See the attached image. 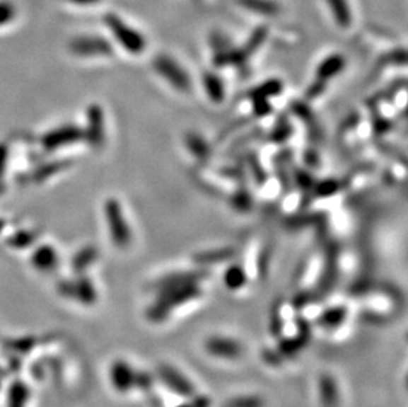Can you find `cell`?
I'll return each instance as SVG.
<instances>
[{
    "instance_id": "cell-11",
    "label": "cell",
    "mask_w": 408,
    "mask_h": 407,
    "mask_svg": "<svg viewBox=\"0 0 408 407\" xmlns=\"http://www.w3.org/2000/svg\"><path fill=\"white\" fill-rule=\"evenodd\" d=\"M234 257H235V248L225 246V248L204 250L194 256V260L199 265H213V263H221V262L229 260Z\"/></svg>"
},
{
    "instance_id": "cell-7",
    "label": "cell",
    "mask_w": 408,
    "mask_h": 407,
    "mask_svg": "<svg viewBox=\"0 0 408 407\" xmlns=\"http://www.w3.org/2000/svg\"><path fill=\"white\" fill-rule=\"evenodd\" d=\"M201 82H202V88L206 97L213 103H222L225 101L226 98L225 82L216 71H210V70L204 71Z\"/></svg>"
},
{
    "instance_id": "cell-3",
    "label": "cell",
    "mask_w": 408,
    "mask_h": 407,
    "mask_svg": "<svg viewBox=\"0 0 408 407\" xmlns=\"http://www.w3.org/2000/svg\"><path fill=\"white\" fill-rule=\"evenodd\" d=\"M110 385L120 394H127L136 387L144 386V382H150L147 376H141L126 360H115L109 367Z\"/></svg>"
},
{
    "instance_id": "cell-14",
    "label": "cell",
    "mask_w": 408,
    "mask_h": 407,
    "mask_svg": "<svg viewBox=\"0 0 408 407\" xmlns=\"http://www.w3.org/2000/svg\"><path fill=\"white\" fill-rule=\"evenodd\" d=\"M267 33L269 30H266L264 27L262 28H258L257 30L252 32V35L250 36L249 40L245 42L243 47H240L239 50H240V55L242 57L245 59V61L247 62L250 57L257 52V50L264 44V41L267 39Z\"/></svg>"
},
{
    "instance_id": "cell-5",
    "label": "cell",
    "mask_w": 408,
    "mask_h": 407,
    "mask_svg": "<svg viewBox=\"0 0 408 407\" xmlns=\"http://www.w3.org/2000/svg\"><path fill=\"white\" fill-rule=\"evenodd\" d=\"M73 50L80 56H106L111 53V45L107 40L98 36H86L74 41Z\"/></svg>"
},
{
    "instance_id": "cell-26",
    "label": "cell",
    "mask_w": 408,
    "mask_h": 407,
    "mask_svg": "<svg viewBox=\"0 0 408 407\" xmlns=\"http://www.w3.org/2000/svg\"><path fill=\"white\" fill-rule=\"evenodd\" d=\"M69 1L74 3V4H78V6H91V4L100 3V0H69Z\"/></svg>"
},
{
    "instance_id": "cell-17",
    "label": "cell",
    "mask_w": 408,
    "mask_h": 407,
    "mask_svg": "<svg viewBox=\"0 0 408 407\" xmlns=\"http://www.w3.org/2000/svg\"><path fill=\"white\" fill-rule=\"evenodd\" d=\"M293 129L292 125L289 122L287 117H281L274 126L272 132L269 134V140L275 142V143H284L286 140H288L289 137L292 135Z\"/></svg>"
},
{
    "instance_id": "cell-18",
    "label": "cell",
    "mask_w": 408,
    "mask_h": 407,
    "mask_svg": "<svg viewBox=\"0 0 408 407\" xmlns=\"http://www.w3.org/2000/svg\"><path fill=\"white\" fill-rule=\"evenodd\" d=\"M243 6L249 10L257 11L263 15H275L278 12V6L269 0H243Z\"/></svg>"
},
{
    "instance_id": "cell-21",
    "label": "cell",
    "mask_w": 408,
    "mask_h": 407,
    "mask_svg": "<svg viewBox=\"0 0 408 407\" xmlns=\"http://www.w3.org/2000/svg\"><path fill=\"white\" fill-rule=\"evenodd\" d=\"M312 188L315 189V193L319 196V197H329L332 195H334L339 189V185H337V181L336 180H324L322 183H319V184H313Z\"/></svg>"
},
{
    "instance_id": "cell-16",
    "label": "cell",
    "mask_w": 408,
    "mask_h": 407,
    "mask_svg": "<svg viewBox=\"0 0 408 407\" xmlns=\"http://www.w3.org/2000/svg\"><path fill=\"white\" fill-rule=\"evenodd\" d=\"M161 376H163L164 382H167L172 389H176L177 391H180V394H182V396H190L192 394L193 389L188 384V381H185L184 377L180 376L177 370L175 372L170 367H164L161 370Z\"/></svg>"
},
{
    "instance_id": "cell-2",
    "label": "cell",
    "mask_w": 408,
    "mask_h": 407,
    "mask_svg": "<svg viewBox=\"0 0 408 407\" xmlns=\"http://www.w3.org/2000/svg\"><path fill=\"white\" fill-rule=\"evenodd\" d=\"M152 67L163 80L167 81L170 86L181 93H188L192 89V79L190 73L184 69L179 61L175 60L170 55H160Z\"/></svg>"
},
{
    "instance_id": "cell-9",
    "label": "cell",
    "mask_w": 408,
    "mask_h": 407,
    "mask_svg": "<svg viewBox=\"0 0 408 407\" xmlns=\"http://www.w3.org/2000/svg\"><path fill=\"white\" fill-rule=\"evenodd\" d=\"M329 12L334 23L342 30H348L353 24V12L349 0H327Z\"/></svg>"
},
{
    "instance_id": "cell-24",
    "label": "cell",
    "mask_w": 408,
    "mask_h": 407,
    "mask_svg": "<svg viewBox=\"0 0 408 407\" xmlns=\"http://www.w3.org/2000/svg\"><path fill=\"white\" fill-rule=\"evenodd\" d=\"M327 85H328V82L316 79V81H315V82L309 86L308 90H307V98H308V100H316V98H319L320 96L327 89Z\"/></svg>"
},
{
    "instance_id": "cell-12",
    "label": "cell",
    "mask_w": 408,
    "mask_h": 407,
    "mask_svg": "<svg viewBox=\"0 0 408 407\" xmlns=\"http://www.w3.org/2000/svg\"><path fill=\"white\" fill-rule=\"evenodd\" d=\"M33 268L41 273H50L57 268V254L52 248H41L33 254Z\"/></svg>"
},
{
    "instance_id": "cell-15",
    "label": "cell",
    "mask_w": 408,
    "mask_h": 407,
    "mask_svg": "<svg viewBox=\"0 0 408 407\" xmlns=\"http://www.w3.org/2000/svg\"><path fill=\"white\" fill-rule=\"evenodd\" d=\"M223 282L229 290L237 291L247 283V274H246L245 268H242L240 265H231L225 271Z\"/></svg>"
},
{
    "instance_id": "cell-20",
    "label": "cell",
    "mask_w": 408,
    "mask_h": 407,
    "mask_svg": "<svg viewBox=\"0 0 408 407\" xmlns=\"http://www.w3.org/2000/svg\"><path fill=\"white\" fill-rule=\"evenodd\" d=\"M252 102V115L257 118H266L272 114V105L269 100L266 98H255V100H250Z\"/></svg>"
},
{
    "instance_id": "cell-4",
    "label": "cell",
    "mask_w": 408,
    "mask_h": 407,
    "mask_svg": "<svg viewBox=\"0 0 408 407\" xmlns=\"http://www.w3.org/2000/svg\"><path fill=\"white\" fill-rule=\"evenodd\" d=\"M106 222L109 228L110 237L118 248H126L131 242V229L123 209L117 200L111 199L105 207Z\"/></svg>"
},
{
    "instance_id": "cell-8",
    "label": "cell",
    "mask_w": 408,
    "mask_h": 407,
    "mask_svg": "<svg viewBox=\"0 0 408 407\" xmlns=\"http://www.w3.org/2000/svg\"><path fill=\"white\" fill-rule=\"evenodd\" d=\"M206 349L211 355L218 356V357L235 358L240 355L242 348L235 340L228 338H221L216 336L208 340Z\"/></svg>"
},
{
    "instance_id": "cell-6",
    "label": "cell",
    "mask_w": 408,
    "mask_h": 407,
    "mask_svg": "<svg viewBox=\"0 0 408 407\" xmlns=\"http://www.w3.org/2000/svg\"><path fill=\"white\" fill-rule=\"evenodd\" d=\"M345 68H346V59L341 53H332L324 60L320 61L316 68V79L329 82L339 77Z\"/></svg>"
},
{
    "instance_id": "cell-19",
    "label": "cell",
    "mask_w": 408,
    "mask_h": 407,
    "mask_svg": "<svg viewBox=\"0 0 408 407\" xmlns=\"http://www.w3.org/2000/svg\"><path fill=\"white\" fill-rule=\"evenodd\" d=\"M90 125H93V140L95 143H102L105 135V125H103V114L100 109H93L90 115Z\"/></svg>"
},
{
    "instance_id": "cell-1",
    "label": "cell",
    "mask_w": 408,
    "mask_h": 407,
    "mask_svg": "<svg viewBox=\"0 0 408 407\" xmlns=\"http://www.w3.org/2000/svg\"><path fill=\"white\" fill-rule=\"evenodd\" d=\"M105 23L117 42L131 55H140L147 48V40L141 32L131 27L127 21H123L118 15L110 13L106 16Z\"/></svg>"
},
{
    "instance_id": "cell-10",
    "label": "cell",
    "mask_w": 408,
    "mask_h": 407,
    "mask_svg": "<svg viewBox=\"0 0 408 407\" xmlns=\"http://www.w3.org/2000/svg\"><path fill=\"white\" fill-rule=\"evenodd\" d=\"M284 90V84L280 79H269V80L263 81L262 84L257 85L255 88L250 90L247 93V98L249 100H255V98H266V100H271L280 96Z\"/></svg>"
},
{
    "instance_id": "cell-23",
    "label": "cell",
    "mask_w": 408,
    "mask_h": 407,
    "mask_svg": "<svg viewBox=\"0 0 408 407\" xmlns=\"http://www.w3.org/2000/svg\"><path fill=\"white\" fill-rule=\"evenodd\" d=\"M327 386L330 387L332 389V391L333 390H336V385L333 384V381L332 379H329V378H321V381H320V391H325L327 390ZM337 393H328V394H325L324 397H322V401H325V403L329 405V406H334L336 403H337Z\"/></svg>"
},
{
    "instance_id": "cell-22",
    "label": "cell",
    "mask_w": 408,
    "mask_h": 407,
    "mask_svg": "<svg viewBox=\"0 0 408 407\" xmlns=\"http://www.w3.org/2000/svg\"><path fill=\"white\" fill-rule=\"evenodd\" d=\"M231 204L234 208L238 209V210H247V209L251 208L252 199H251L249 192L240 189L234 193V196L231 199Z\"/></svg>"
},
{
    "instance_id": "cell-13",
    "label": "cell",
    "mask_w": 408,
    "mask_h": 407,
    "mask_svg": "<svg viewBox=\"0 0 408 407\" xmlns=\"http://www.w3.org/2000/svg\"><path fill=\"white\" fill-rule=\"evenodd\" d=\"M185 146L190 149V154L199 160L208 159L210 156L209 143L202 138L199 134L190 132L185 137Z\"/></svg>"
},
{
    "instance_id": "cell-25",
    "label": "cell",
    "mask_w": 408,
    "mask_h": 407,
    "mask_svg": "<svg viewBox=\"0 0 408 407\" xmlns=\"http://www.w3.org/2000/svg\"><path fill=\"white\" fill-rule=\"evenodd\" d=\"M15 16V8L8 1H0V25L7 24Z\"/></svg>"
}]
</instances>
